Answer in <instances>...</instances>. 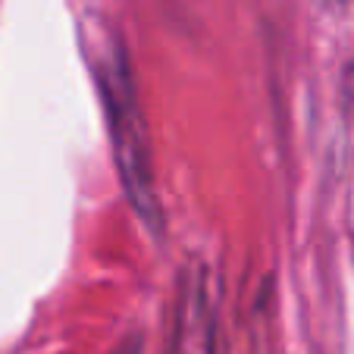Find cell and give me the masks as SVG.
<instances>
[{
  "instance_id": "cell-1",
  "label": "cell",
  "mask_w": 354,
  "mask_h": 354,
  "mask_svg": "<svg viewBox=\"0 0 354 354\" xmlns=\"http://www.w3.org/2000/svg\"><path fill=\"white\" fill-rule=\"evenodd\" d=\"M345 91H348V104H351V113H354V63H348V73H345Z\"/></svg>"
},
{
  "instance_id": "cell-2",
  "label": "cell",
  "mask_w": 354,
  "mask_h": 354,
  "mask_svg": "<svg viewBox=\"0 0 354 354\" xmlns=\"http://www.w3.org/2000/svg\"><path fill=\"white\" fill-rule=\"evenodd\" d=\"M333 3H354V0H333Z\"/></svg>"
}]
</instances>
